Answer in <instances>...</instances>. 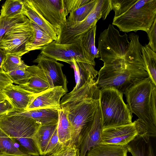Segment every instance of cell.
<instances>
[{"mask_svg": "<svg viewBox=\"0 0 156 156\" xmlns=\"http://www.w3.org/2000/svg\"><path fill=\"white\" fill-rule=\"evenodd\" d=\"M136 121L132 123L102 129L101 144L126 145L138 135Z\"/></svg>", "mask_w": 156, "mask_h": 156, "instance_id": "4fadbf2b", "label": "cell"}, {"mask_svg": "<svg viewBox=\"0 0 156 156\" xmlns=\"http://www.w3.org/2000/svg\"><path fill=\"white\" fill-rule=\"evenodd\" d=\"M80 149L74 144L70 143L63 145L53 153L45 156H79Z\"/></svg>", "mask_w": 156, "mask_h": 156, "instance_id": "e575fe53", "label": "cell"}, {"mask_svg": "<svg viewBox=\"0 0 156 156\" xmlns=\"http://www.w3.org/2000/svg\"><path fill=\"white\" fill-rule=\"evenodd\" d=\"M41 124L31 118L15 115L0 116V128L20 146L26 155L39 156L34 142L35 134Z\"/></svg>", "mask_w": 156, "mask_h": 156, "instance_id": "277c9868", "label": "cell"}, {"mask_svg": "<svg viewBox=\"0 0 156 156\" xmlns=\"http://www.w3.org/2000/svg\"><path fill=\"white\" fill-rule=\"evenodd\" d=\"M91 0H64L66 14L90 2Z\"/></svg>", "mask_w": 156, "mask_h": 156, "instance_id": "8d00e7d4", "label": "cell"}, {"mask_svg": "<svg viewBox=\"0 0 156 156\" xmlns=\"http://www.w3.org/2000/svg\"><path fill=\"white\" fill-rule=\"evenodd\" d=\"M126 146L101 144L91 148L85 156H127Z\"/></svg>", "mask_w": 156, "mask_h": 156, "instance_id": "cb8c5ba5", "label": "cell"}, {"mask_svg": "<svg viewBox=\"0 0 156 156\" xmlns=\"http://www.w3.org/2000/svg\"><path fill=\"white\" fill-rule=\"evenodd\" d=\"M37 12L48 22L59 29L66 21L64 0H30Z\"/></svg>", "mask_w": 156, "mask_h": 156, "instance_id": "8fae6325", "label": "cell"}, {"mask_svg": "<svg viewBox=\"0 0 156 156\" xmlns=\"http://www.w3.org/2000/svg\"><path fill=\"white\" fill-rule=\"evenodd\" d=\"M27 69L31 73L32 76L27 83L20 85L21 87L34 94L50 88L43 71L37 65L29 66Z\"/></svg>", "mask_w": 156, "mask_h": 156, "instance_id": "d6986e66", "label": "cell"}, {"mask_svg": "<svg viewBox=\"0 0 156 156\" xmlns=\"http://www.w3.org/2000/svg\"><path fill=\"white\" fill-rule=\"evenodd\" d=\"M34 29V40L27 43L26 50L28 52L36 50H41L45 46L54 41L49 35L32 21H30Z\"/></svg>", "mask_w": 156, "mask_h": 156, "instance_id": "d4e9b609", "label": "cell"}, {"mask_svg": "<svg viewBox=\"0 0 156 156\" xmlns=\"http://www.w3.org/2000/svg\"><path fill=\"white\" fill-rule=\"evenodd\" d=\"M57 132L59 142L63 145L72 143L73 134V127L67 117V112L58 110Z\"/></svg>", "mask_w": 156, "mask_h": 156, "instance_id": "7402d4cb", "label": "cell"}, {"mask_svg": "<svg viewBox=\"0 0 156 156\" xmlns=\"http://www.w3.org/2000/svg\"><path fill=\"white\" fill-rule=\"evenodd\" d=\"M6 55L3 51L0 49V71H4L2 69V65L3 61Z\"/></svg>", "mask_w": 156, "mask_h": 156, "instance_id": "60d3db41", "label": "cell"}, {"mask_svg": "<svg viewBox=\"0 0 156 156\" xmlns=\"http://www.w3.org/2000/svg\"><path fill=\"white\" fill-rule=\"evenodd\" d=\"M35 156L30 155H8V156Z\"/></svg>", "mask_w": 156, "mask_h": 156, "instance_id": "7bdbcfd3", "label": "cell"}, {"mask_svg": "<svg viewBox=\"0 0 156 156\" xmlns=\"http://www.w3.org/2000/svg\"><path fill=\"white\" fill-rule=\"evenodd\" d=\"M141 52V57L149 77L156 85V52L148 44L142 45Z\"/></svg>", "mask_w": 156, "mask_h": 156, "instance_id": "484cf974", "label": "cell"}, {"mask_svg": "<svg viewBox=\"0 0 156 156\" xmlns=\"http://www.w3.org/2000/svg\"><path fill=\"white\" fill-rule=\"evenodd\" d=\"M41 53L55 60L66 62L71 65L73 60L95 65L94 59L85 50L81 39L74 43L60 44L53 41L45 46Z\"/></svg>", "mask_w": 156, "mask_h": 156, "instance_id": "30bf717a", "label": "cell"}, {"mask_svg": "<svg viewBox=\"0 0 156 156\" xmlns=\"http://www.w3.org/2000/svg\"><path fill=\"white\" fill-rule=\"evenodd\" d=\"M33 62L43 71L50 88L62 87L67 92L68 82L62 70L64 65L53 58L40 53Z\"/></svg>", "mask_w": 156, "mask_h": 156, "instance_id": "7c38bea8", "label": "cell"}, {"mask_svg": "<svg viewBox=\"0 0 156 156\" xmlns=\"http://www.w3.org/2000/svg\"><path fill=\"white\" fill-rule=\"evenodd\" d=\"M103 127L100 106L90 128L80 136L76 144L80 149V156H85L91 148L101 143Z\"/></svg>", "mask_w": 156, "mask_h": 156, "instance_id": "2e32d148", "label": "cell"}, {"mask_svg": "<svg viewBox=\"0 0 156 156\" xmlns=\"http://www.w3.org/2000/svg\"><path fill=\"white\" fill-rule=\"evenodd\" d=\"M5 99H8L3 93L2 90L0 89V102Z\"/></svg>", "mask_w": 156, "mask_h": 156, "instance_id": "b9f144b4", "label": "cell"}, {"mask_svg": "<svg viewBox=\"0 0 156 156\" xmlns=\"http://www.w3.org/2000/svg\"><path fill=\"white\" fill-rule=\"evenodd\" d=\"M123 94L112 87L100 89L99 100L103 128L132 122V113L123 100Z\"/></svg>", "mask_w": 156, "mask_h": 156, "instance_id": "5b68a950", "label": "cell"}, {"mask_svg": "<svg viewBox=\"0 0 156 156\" xmlns=\"http://www.w3.org/2000/svg\"><path fill=\"white\" fill-rule=\"evenodd\" d=\"M22 13L48 34L54 41L57 40L59 29L48 22L37 12L30 0H24Z\"/></svg>", "mask_w": 156, "mask_h": 156, "instance_id": "ac0fdd59", "label": "cell"}, {"mask_svg": "<svg viewBox=\"0 0 156 156\" xmlns=\"http://www.w3.org/2000/svg\"><path fill=\"white\" fill-rule=\"evenodd\" d=\"M33 26L28 19L16 23L5 33L0 42V49L6 55L12 54L20 57L27 53L26 45L34 37Z\"/></svg>", "mask_w": 156, "mask_h": 156, "instance_id": "ba28073f", "label": "cell"}, {"mask_svg": "<svg viewBox=\"0 0 156 156\" xmlns=\"http://www.w3.org/2000/svg\"><path fill=\"white\" fill-rule=\"evenodd\" d=\"M63 145L59 142L57 132V127L48 143L44 156L53 153L59 149Z\"/></svg>", "mask_w": 156, "mask_h": 156, "instance_id": "d590c367", "label": "cell"}, {"mask_svg": "<svg viewBox=\"0 0 156 156\" xmlns=\"http://www.w3.org/2000/svg\"><path fill=\"white\" fill-rule=\"evenodd\" d=\"M58 122L41 125L34 137V142L39 155L44 156L47 146L57 128Z\"/></svg>", "mask_w": 156, "mask_h": 156, "instance_id": "603a6c76", "label": "cell"}, {"mask_svg": "<svg viewBox=\"0 0 156 156\" xmlns=\"http://www.w3.org/2000/svg\"><path fill=\"white\" fill-rule=\"evenodd\" d=\"M27 17L23 14L12 17L0 16V42L8 30L15 24L26 20Z\"/></svg>", "mask_w": 156, "mask_h": 156, "instance_id": "d6a6232c", "label": "cell"}, {"mask_svg": "<svg viewBox=\"0 0 156 156\" xmlns=\"http://www.w3.org/2000/svg\"><path fill=\"white\" fill-rule=\"evenodd\" d=\"M96 25L88 30L81 37L82 43L86 51L94 59L100 57L95 45Z\"/></svg>", "mask_w": 156, "mask_h": 156, "instance_id": "f1b7e54d", "label": "cell"}, {"mask_svg": "<svg viewBox=\"0 0 156 156\" xmlns=\"http://www.w3.org/2000/svg\"><path fill=\"white\" fill-rule=\"evenodd\" d=\"M18 55L7 54L4 58L2 65L3 70L5 73L21 69H27L29 66Z\"/></svg>", "mask_w": 156, "mask_h": 156, "instance_id": "f546056e", "label": "cell"}, {"mask_svg": "<svg viewBox=\"0 0 156 156\" xmlns=\"http://www.w3.org/2000/svg\"><path fill=\"white\" fill-rule=\"evenodd\" d=\"M14 111L13 105L8 99L0 102V116Z\"/></svg>", "mask_w": 156, "mask_h": 156, "instance_id": "f35d334b", "label": "cell"}, {"mask_svg": "<svg viewBox=\"0 0 156 156\" xmlns=\"http://www.w3.org/2000/svg\"><path fill=\"white\" fill-rule=\"evenodd\" d=\"M143 141L142 138H136L126 145L128 152L133 156H146L145 147L142 144ZM147 156H154L152 147L150 144L148 146Z\"/></svg>", "mask_w": 156, "mask_h": 156, "instance_id": "1f68e13d", "label": "cell"}, {"mask_svg": "<svg viewBox=\"0 0 156 156\" xmlns=\"http://www.w3.org/2000/svg\"><path fill=\"white\" fill-rule=\"evenodd\" d=\"M27 155L22 153L20 146L0 128V156Z\"/></svg>", "mask_w": 156, "mask_h": 156, "instance_id": "4316f807", "label": "cell"}, {"mask_svg": "<svg viewBox=\"0 0 156 156\" xmlns=\"http://www.w3.org/2000/svg\"><path fill=\"white\" fill-rule=\"evenodd\" d=\"M98 0H91L90 2L69 13L66 22L62 25H74L85 19L95 7Z\"/></svg>", "mask_w": 156, "mask_h": 156, "instance_id": "83f0119b", "label": "cell"}, {"mask_svg": "<svg viewBox=\"0 0 156 156\" xmlns=\"http://www.w3.org/2000/svg\"><path fill=\"white\" fill-rule=\"evenodd\" d=\"M6 114L18 115L33 119L41 125L58 122V110L50 108H40L29 111H14Z\"/></svg>", "mask_w": 156, "mask_h": 156, "instance_id": "ffe728a7", "label": "cell"}, {"mask_svg": "<svg viewBox=\"0 0 156 156\" xmlns=\"http://www.w3.org/2000/svg\"><path fill=\"white\" fill-rule=\"evenodd\" d=\"M128 37L130 41L124 57L104 64L98 72L96 83L99 90L112 87L123 94L132 85L149 77L141 57L139 35L131 33Z\"/></svg>", "mask_w": 156, "mask_h": 156, "instance_id": "6da1fadb", "label": "cell"}, {"mask_svg": "<svg viewBox=\"0 0 156 156\" xmlns=\"http://www.w3.org/2000/svg\"><path fill=\"white\" fill-rule=\"evenodd\" d=\"M66 93L62 87H57L35 94L34 99L25 111L40 108L61 110L60 99Z\"/></svg>", "mask_w": 156, "mask_h": 156, "instance_id": "9a60e30c", "label": "cell"}, {"mask_svg": "<svg viewBox=\"0 0 156 156\" xmlns=\"http://www.w3.org/2000/svg\"><path fill=\"white\" fill-rule=\"evenodd\" d=\"M112 10L111 0H98L93 10L84 20L72 26H61L55 41L60 44H69L77 41L95 26L101 18L105 20Z\"/></svg>", "mask_w": 156, "mask_h": 156, "instance_id": "8992f818", "label": "cell"}, {"mask_svg": "<svg viewBox=\"0 0 156 156\" xmlns=\"http://www.w3.org/2000/svg\"><path fill=\"white\" fill-rule=\"evenodd\" d=\"M99 106V99L87 98L67 111L73 130L72 143L76 144L79 136L90 128Z\"/></svg>", "mask_w": 156, "mask_h": 156, "instance_id": "9c48e42d", "label": "cell"}, {"mask_svg": "<svg viewBox=\"0 0 156 156\" xmlns=\"http://www.w3.org/2000/svg\"><path fill=\"white\" fill-rule=\"evenodd\" d=\"M24 0H7L1 10L0 16L7 17L15 16L22 13Z\"/></svg>", "mask_w": 156, "mask_h": 156, "instance_id": "4dcf8cb0", "label": "cell"}, {"mask_svg": "<svg viewBox=\"0 0 156 156\" xmlns=\"http://www.w3.org/2000/svg\"><path fill=\"white\" fill-rule=\"evenodd\" d=\"M71 65L74 69L76 82L72 91L83 86L90 78L96 77L98 74L95 66L89 63L78 62L73 59Z\"/></svg>", "mask_w": 156, "mask_h": 156, "instance_id": "44dd1931", "label": "cell"}, {"mask_svg": "<svg viewBox=\"0 0 156 156\" xmlns=\"http://www.w3.org/2000/svg\"><path fill=\"white\" fill-rule=\"evenodd\" d=\"M127 105L141 122V136L145 143L156 136V85L149 77L132 85L124 92Z\"/></svg>", "mask_w": 156, "mask_h": 156, "instance_id": "7a4b0ae2", "label": "cell"}, {"mask_svg": "<svg viewBox=\"0 0 156 156\" xmlns=\"http://www.w3.org/2000/svg\"><path fill=\"white\" fill-rule=\"evenodd\" d=\"M13 82L8 76L4 71H0V89L2 90Z\"/></svg>", "mask_w": 156, "mask_h": 156, "instance_id": "ab89813d", "label": "cell"}, {"mask_svg": "<svg viewBox=\"0 0 156 156\" xmlns=\"http://www.w3.org/2000/svg\"><path fill=\"white\" fill-rule=\"evenodd\" d=\"M2 92L13 105L15 111L24 112L34 99V94L13 83L2 90Z\"/></svg>", "mask_w": 156, "mask_h": 156, "instance_id": "e0dca14e", "label": "cell"}, {"mask_svg": "<svg viewBox=\"0 0 156 156\" xmlns=\"http://www.w3.org/2000/svg\"><path fill=\"white\" fill-rule=\"evenodd\" d=\"M147 33L149 40L148 44L152 49L156 52V19Z\"/></svg>", "mask_w": 156, "mask_h": 156, "instance_id": "74e56055", "label": "cell"}, {"mask_svg": "<svg viewBox=\"0 0 156 156\" xmlns=\"http://www.w3.org/2000/svg\"><path fill=\"white\" fill-rule=\"evenodd\" d=\"M115 12L112 25L127 33H146L156 19V0H111Z\"/></svg>", "mask_w": 156, "mask_h": 156, "instance_id": "3957f363", "label": "cell"}, {"mask_svg": "<svg viewBox=\"0 0 156 156\" xmlns=\"http://www.w3.org/2000/svg\"><path fill=\"white\" fill-rule=\"evenodd\" d=\"M94 78L93 77L90 78L79 89L64 95L60 102L62 109L67 111L87 98L99 99L100 90L97 87Z\"/></svg>", "mask_w": 156, "mask_h": 156, "instance_id": "5bb4252c", "label": "cell"}, {"mask_svg": "<svg viewBox=\"0 0 156 156\" xmlns=\"http://www.w3.org/2000/svg\"><path fill=\"white\" fill-rule=\"evenodd\" d=\"M128 37L126 33L121 35L112 25L109 24L101 33L98 38L100 59L105 64L123 58L129 43Z\"/></svg>", "mask_w": 156, "mask_h": 156, "instance_id": "52a82bcc", "label": "cell"}, {"mask_svg": "<svg viewBox=\"0 0 156 156\" xmlns=\"http://www.w3.org/2000/svg\"><path fill=\"white\" fill-rule=\"evenodd\" d=\"M27 69H19L6 73L13 83L21 85L27 83L32 76L31 73Z\"/></svg>", "mask_w": 156, "mask_h": 156, "instance_id": "836d02e7", "label": "cell"}, {"mask_svg": "<svg viewBox=\"0 0 156 156\" xmlns=\"http://www.w3.org/2000/svg\"><path fill=\"white\" fill-rule=\"evenodd\" d=\"M1 1V0H0V2Z\"/></svg>", "mask_w": 156, "mask_h": 156, "instance_id": "ee69618b", "label": "cell"}]
</instances>
